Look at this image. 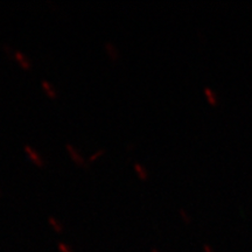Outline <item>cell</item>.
<instances>
[{"label":"cell","mask_w":252,"mask_h":252,"mask_svg":"<svg viewBox=\"0 0 252 252\" xmlns=\"http://www.w3.org/2000/svg\"><path fill=\"white\" fill-rule=\"evenodd\" d=\"M104 153H105V150H104V149H100V150H98V151H97L96 153L93 154V156H91V157L89 158V162H93V161H94V160H96L97 158L100 157V156H103Z\"/></svg>","instance_id":"obj_9"},{"label":"cell","mask_w":252,"mask_h":252,"mask_svg":"<svg viewBox=\"0 0 252 252\" xmlns=\"http://www.w3.org/2000/svg\"><path fill=\"white\" fill-rule=\"evenodd\" d=\"M14 56H15V59H17V61L20 63L21 68L25 69V70H28V69L31 68V61L26 58V56L23 54V53H21V52H15Z\"/></svg>","instance_id":"obj_5"},{"label":"cell","mask_w":252,"mask_h":252,"mask_svg":"<svg viewBox=\"0 0 252 252\" xmlns=\"http://www.w3.org/2000/svg\"><path fill=\"white\" fill-rule=\"evenodd\" d=\"M179 213H180L181 217H182V219H184V220H186V222H188V223L190 222V216H189V214H188L187 212H186L185 209H182V208H181V209L179 210Z\"/></svg>","instance_id":"obj_10"},{"label":"cell","mask_w":252,"mask_h":252,"mask_svg":"<svg viewBox=\"0 0 252 252\" xmlns=\"http://www.w3.org/2000/svg\"><path fill=\"white\" fill-rule=\"evenodd\" d=\"M0 195H2V191H1V189H0Z\"/></svg>","instance_id":"obj_12"},{"label":"cell","mask_w":252,"mask_h":252,"mask_svg":"<svg viewBox=\"0 0 252 252\" xmlns=\"http://www.w3.org/2000/svg\"><path fill=\"white\" fill-rule=\"evenodd\" d=\"M24 149H25V152H26V154L28 156V158H30V159H31L32 162L35 163L37 167H43V166H45V161H43L42 158L40 157V154L37 153L34 149H32L30 145H25Z\"/></svg>","instance_id":"obj_1"},{"label":"cell","mask_w":252,"mask_h":252,"mask_svg":"<svg viewBox=\"0 0 252 252\" xmlns=\"http://www.w3.org/2000/svg\"><path fill=\"white\" fill-rule=\"evenodd\" d=\"M104 47H105V52L108 53V55L110 56V59L113 60V61H116V60L119 59V53L117 48H116V46L113 45L112 42H109V41H106L105 43H104Z\"/></svg>","instance_id":"obj_3"},{"label":"cell","mask_w":252,"mask_h":252,"mask_svg":"<svg viewBox=\"0 0 252 252\" xmlns=\"http://www.w3.org/2000/svg\"><path fill=\"white\" fill-rule=\"evenodd\" d=\"M203 91H204V94H206L207 100H208V102H209L210 104H212V105H216V104L219 103V99H217L216 94L214 93V91H213L212 89H210L209 87L204 88Z\"/></svg>","instance_id":"obj_7"},{"label":"cell","mask_w":252,"mask_h":252,"mask_svg":"<svg viewBox=\"0 0 252 252\" xmlns=\"http://www.w3.org/2000/svg\"><path fill=\"white\" fill-rule=\"evenodd\" d=\"M48 220H49V223H50V224H52L53 226H54V228H55L56 230H58V231H61V230H62L61 225H60V223L58 222V220H56L55 217H53V216H49Z\"/></svg>","instance_id":"obj_8"},{"label":"cell","mask_w":252,"mask_h":252,"mask_svg":"<svg viewBox=\"0 0 252 252\" xmlns=\"http://www.w3.org/2000/svg\"><path fill=\"white\" fill-rule=\"evenodd\" d=\"M65 149L68 150V153L70 154V158L74 160V162L76 163V165L86 166V160H84V158L82 157L80 153H78V151L75 149L71 144H69V143L65 144Z\"/></svg>","instance_id":"obj_2"},{"label":"cell","mask_w":252,"mask_h":252,"mask_svg":"<svg viewBox=\"0 0 252 252\" xmlns=\"http://www.w3.org/2000/svg\"><path fill=\"white\" fill-rule=\"evenodd\" d=\"M41 86H42V89L45 90V93L47 94V96H48L49 98L55 99L56 97H58V94H56V91L53 89L52 84H50L48 81L42 80V82H41Z\"/></svg>","instance_id":"obj_4"},{"label":"cell","mask_w":252,"mask_h":252,"mask_svg":"<svg viewBox=\"0 0 252 252\" xmlns=\"http://www.w3.org/2000/svg\"><path fill=\"white\" fill-rule=\"evenodd\" d=\"M133 167H134L135 173H137L138 176H139L141 181H146L147 179H149V173H147L146 168H145V167H144L143 165H141V163L135 162Z\"/></svg>","instance_id":"obj_6"},{"label":"cell","mask_w":252,"mask_h":252,"mask_svg":"<svg viewBox=\"0 0 252 252\" xmlns=\"http://www.w3.org/2000/svg\"><path fill=\"white\" fill-rule=\"evenodd\" d=\"M204 249H206V251H207V252H213L212 250H210V248L208 247V245H206V247H204Z\"/></svg>","instance_id":"obj_11"}]
</instances>
